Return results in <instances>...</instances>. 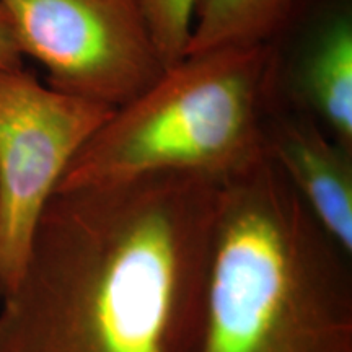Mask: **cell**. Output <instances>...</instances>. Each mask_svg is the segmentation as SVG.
<instances>
[{"label": "cell", "mask_w": 352, "mask_h": 352, "mask_svg": "<svg viewBox=\"0 0 352 352\" xmlns=\"http://www.w3.org/2000/svg\"><path fill=\"white\" fill-rule=\"evenodd\" d=\"M272 103L271 44L186 54L114 109L56 189L158 171H189L223 184L266 157L263 124Z\"/></svg>", "instance_id": "obj_3"}, {"label": "cell", "mask_w": 352, "mask_h": 352, "mask_svg": "<svg viewBox=\"0 0 352 352\" xmlns=\"http://www.w3.org/2000/svg\"><path fill=\"white\" fill-rule=\"evenodd\" d=\"M263 147L320 227L352 258V151L308 113L279 103L264 118Z\"/></svg>", "instance_id": "obj_7"}, {"label": "cell", "mask_w": 352, "mask_h": 352, "mask_svg": "<svg viewBox=\"0 0 352 352\" xmlns=\"http://www.w3.org/2000/svg\"><path fill=\"white\" fill-rule=\"evenodd\" d=\"M20 67H23V54L16 43L8 15L0 6V69Z\"/></svg>", "instance_id": "obj_10"}, {"label": "cell", "mask_w": 352, "mask_h": 352, "mask_svg": "<svg viewBox=\"0 0 352 352\" xmlns=\"http://www.w3.org/2000/svg\"><path fill=\"white\" fill-rule=\"evenodd\" d=\"M21 54L47 87L111 108L147 90L165 64L134 0H0Z\"/></svg>", "instance_id": "obj_5"}, {"label": "cell", "mask_w": 352, "mask_h": 352, "mask_svg": "<svg viewBox=\"0 0 352 352\" xmlns=\"http://www.w3.org/2000/svg\"><path fill=\"white\" fill-rule=\"evenodd\" d=\"M199 352H352L351 256L267 157L220 189Z\"/></svg>", "instance_id": "obj_2"}, {"label": "cell", "mask_w": 352, "mask_h": 352, "mask_svg": "<svg viewBox=\"0 0 352 352\" xmlns=\"http://www.w3.org/2000/svg\"><path fill=\"white\" fill-rule=\"evenodd\" d=\"M116 108L0 69V297L10 292L33 233L77 152Z\"/></svg>", "instance_id": "obj_4"}, {"label": "cell", "mask_w": 352, "mask_h": 352, "mask_svg": "<svg viewBox=\"0 0 352 352\" xmlns=\"http://www.w3.org/2000/svg\"><path fill=\"white\" fill-rule=\"evenodd\" d=\"M271 47L274 103L352 151V0H300Z\"/></svg>", "instance_id": "obj_6"}, {"label": "cell", "mask_w": 352, "mask_h": 352, "mask_svg": "<svg viewBox=\"0 0 352 352\" xmlns=\"http://www.w3.org/2000/svg\"><path fill=\"white\" fill-rule=\"evenodd\" d=\"M165 67L186 56L197 0H134Z\"/></svg>", "instance_id": "obj_9"}, {"label": "cell", "mask_w": 352, "mask_h": 352, "mask_svg": "<svg viewBox=\"0 0 352 352\" xmlns=\"http://www.w3.org/2000/svg\"><path fill=\"white\" fill-rule=\"evenodd\" d=\"M300 0H197L186 54L271 44Z\"/></svg>", "instance_id": "obj_8"}, {"label": "cell", "mask_w": 352, "mask_h": 352, "mask_svg": "<svg viewBox=\"0 0 352 352\" xmlns=\"http://www.w3.org/2000/svg\"><path fill=\"white\" fill-rule=\"evenodd\" d=\"M222 183L56 189L0 305V352H199Z\"/></svg>", "instance_id": "obj_1"}]
</instances>
